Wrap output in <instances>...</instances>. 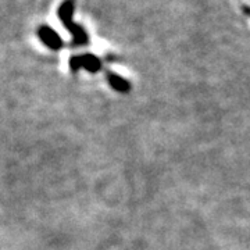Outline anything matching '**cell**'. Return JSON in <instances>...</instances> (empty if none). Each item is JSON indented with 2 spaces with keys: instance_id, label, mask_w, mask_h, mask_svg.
I'll return each instance as SVG.
<instances>
[{
  "instance_id": "cell-1",
  "label": "cell",
  "mask_w": 250,
  "mask_h": 250,
  "mask_svg": "<svg viewBox=\"0 0 250 250\" xmlns=\"http://www.w3.org/2000/svg\"><path fill=\"white\" fill-rule=\"evenodd\" d=\"M74 10H75V0H64L57 13H59V18L62 22L64 28L67 31H70V34L72 35L74 45L83 46L89 42V38L83 28L74 22V18H72Z\"/></svg>"
},
{
  "instance_id": "cell-2",
  "label": "cell",
  "mask_w": 250,
  "mask_h": 250,
  "mask_svg": "<svg viewBox=\"0 0 250 250\" xmlns=\"http://www.w3.org/2000/svg\"><path fill=\"white\" fill-rule=\"evenodd\" d=\"M70 68L74 72L80 71L81 68H85L86 71L95 74V72L102 70V62H100L99 57H96L95 54L92 53L78 54V56L71 57V60H70Z\"/></svg>"
},
{
  "instance_id": "cell-3",
  "label": "cell",
  "mask_w": 250,
  "mask_h": 250,
  "mask_svg": "<svg viewBox=\"0 0 250 250\" xmlns=\"http://www.w3.org/2000/svg\"><path fill=\"white\" fill-rule=\"evenodd\" d=\"M38 36L52 50H60L62 47V39L53 28L49 25H41L38 29Z\"/></svg>"
},
{
  "instance_id": "cell-4",
  "label": "cell",
  "mask_w": 250,
  "mask_h": 250,
  "mask_svg": "<svg viewBox=\"0 0 250 250\" xmlns=\"http://www.w3.org/2000/svg\"><path fill=\"white\" fill-rule=\"evenodd\" d=\"M107 80L108 83H110V86L113 88L117 92H121V93H125V92H128V90L131 89V85H129V82L123 78V77H120V75H117L114 72L107 71Z\"/></svg>"
}]
</instances>
